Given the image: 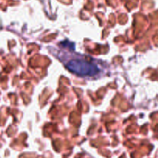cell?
I'll return each mask as SVG.
<instances>
[{"mask_svg": "<svg viewBox=\"0 0 158 158\" xmlns=\"http://www.w3.org/2000/svg\"><path fill=\"white\" fill-rule=\"evenodd\" d=\"M66 68L69 71L79 76H94L100 71L96 65L85 60H71L67 63Z\"/></svg>", "mask_w": 158, "mask_h": 158, "instance_id": "1", "label": "cell"}]
</instances>
